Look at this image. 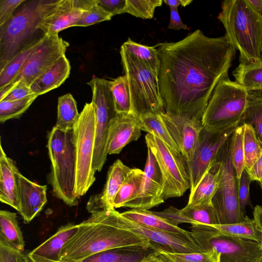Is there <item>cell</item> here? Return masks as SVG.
Instances as JSON below:
<instances>
[{
    "label": "cell",
    "instance_id": "2",
    "mask_svg": "<svg viewBox=\"0 0 262 262\" xmlns=\"http://www.w3.org/2000/svg\"><path fill=\"white\" fill-rule=\"evenodd\" d=\"M150 246L146 239L118 227L110 210L92 213L78 224L76 233L62 247L60 259L61 262H77L111 249Z\"/></svg>",
    "mask_w": 262,
    "mask_h": 262
},
{
    "label": "cell",
    "instance_id": "57",
    "mask_svg": "<svg viewBox=\"0 0 262 262\" xmlns=\"http://www.w3.org/2000/svg\"><path fill=\"white\" fill-rule=\"evenodd\" d=\"M261 230V232H262V229ZM260 245H261V248H262V235H261V241H260Z\"/></svg>",
    "mask_w": 262,
    "mask_h": 262
},
{
    "label": "cell",
    "instance_id": "43",
    "mask_svg": "<svg viewBox=\"0 0 262 262\" xmlns=\"http://www.w3.org/2000/svg\"><path fill=\"white\" fill-rule=\"evenodd\" d=\"M244 130V124L239 125L235 128L232 135L231 158L238 179L240 178L245 168L243 147Z\"/></svg>",
    "mask_w": 262,
    "mask_h": 262
},
{
    "label": "cell",
    "instance_id": "31",
    "mask_svg": "<svg viewBox=\"0 0 262 262\" xmlns=\"http://www.w3.org/2000/svg\"><path fill=\"white\" fill-rule=\"evenodd\" d=\"M42 36L31 41L0 70V89L15 79L29 56L41 42Z\"/></svg>",
    "mask_w": 262,
    "mask_h": 262
},
{
    "label": "cell",
    "instance_id": "8",
    "mask_svg": "<svg viewBox=\"0 0 262 262\" xmlns=\"http://www.w3.org/2000/svg\"><path fill=\"white\" fill-rule=\"evenodd\" d=\"M190 234L202 252L214 249L220 262H262L260 243L222 234L211 225L191 224Z\"/></svg>",
    "mask_w": 262,
    "mask_h": 262
},
{
    "label": "cell",
    "instance_id": "48",
    "mask_svg": "<svg viewBox=\"0 0 262 262\" xmlns=\"http://www.w3.org/2000/svg\"><path fill=\"white\" fill-rule=\"evenodd\" d=\"M155 214L168 221L173 225L178 226L181 223L191 224L181 213V209L170 206L160 212L152 211Z\"/></svg>",
    "mask_w": 262,
    "mask_h": 262
},
{
    "label": "cell",
    "instance_id": "35",
    "mask_svg": "<svg viewBox=\"0 0 262 262\" xmlns=\"http://www.w3.org/2000/svg\"><path fill=\"white\" fill-rule=\"evenodd\" d=\"M235 81L247 91L262 89V62L239 63L232 72Z\"/></svg>",
    "mask_w": 262,
    "mask_h": 262
},
{
    "label": "cell",
    "instance_id": "16",
    "mask_svg": "<svg viewBox=\"0 0 262 262\" xmlns=\"http://www.w3.org/2000/svg\"><path fill=\"white\" fill-rule=\"evenodd\" d=\"M144 175L137 198L125 207L149 210L164 202L162 195V178L157 161L147 148Z\"/></svg>",
    "mask_w": 262,
    "mask_h": 262
},
{
    "label": "cell",
    "instance_id": "27",
    "mask_svg": "<svg viewBox=\"0 0 262 262\" xmlns=\"http://www.w3.org/2000/svg\"><path fill=\"white\" fill-rule=\"evenodd\" d=\"M221 170V162L216 156L194 190L189 194L187 205L211 203L219 186Z\"/></svg>",
    "mask_w": 262,
    "mask_h": 262
},
{
    "label": "cell",
    "instance_id": "51",
    "mask_svg": "<svg viewBox=\"0 0 262 262\" xmlns=\"http://www.w3.org/2000/svg\"><path fill=\"white\" fill-rule=\"evenodd\" d=\"M170 20L167 29L174 30H187L188 27L184 24L179 14L178 8H170Z\"/></svg>",
    "mask_w": 262,
    "mask_h": 262
},
{
    "label": "cell",
    "instance_id": "21",
    "mask_svg": "<svg viewBox=\"0 0 262 262\" xmlns=\"http://www.w3.org/2000/svg\"><path fill=\"white\" fill-rule=\"evenodd\" d=\"M141 135L138 117L131 113L117 114L110 123L107 154H119L129 143L137 140Z\"/></svg>",
    "mask_w": 262,
    "mask_h": 262
},
{
    "label": "cell",
    "instance_id": "5",
    "mask_svg": "<svg viewBox=\"0 0 262 262\" xmlns=\"http://www.w3.org/2000/svg\"><path fill=\"white\" fill-rule=\"evenodd\" d=\"M51 171L48 182L53 195L69 206H76L79 198L75 193L76 155L73 130L63 131L55 126L47 136Z\"/></svg>",
    "mask_w": 262,
    "mask_h": 262
},
{
    "label": "cell",
    "instance_id": "30",
    "mask_svg": "<svg viewBox=\"0 0 262 262\" xmlns=\"http://www.w3.org/2000/svg\"><path fill=\"white\" fill-rule=\"evenodd\" d=\"M222 234L228 236L252 241L259 243L261 239V230L255 219L246 215L244 221L234 224L211 225Z\"/></svg>",
    "mask_w": 262,
    "mask_h": 262
},
{
    "label": "cell",
    "instance_id": "6",
    "mask_svg": "<svg viewBox=\"0 0 262 262\" xmlns=\"http://www.w3.org/2000/svg\"><path fill=\"white\" fill-rule=\"evenodd\" d=\"M120 53L130 94V113L139 117L165 113L159 75L121 47Z\"/></svg>",
    "mask_w": 262,
    "mask_h": 262
},
{
    "label": "cell",
    "instance_id": "20",
    "mask_svg": "<svg viewBox=\"0 0 262 262\" xmlns=\"http://www.w3.org/2000/svg\"><path fill=\"white\" fill-rule=\"evenodd\" d=\"M16 176L19 206L18 212L24 222L29 224L40 214L47 204V187L30 181L19 171Z\"/></svg>",
    "mask_w": 262,
    "mask_h": 262
},
{
    "label": "cell",
    "instance_id": "33",
    "mask_svg": "<svg viewBox=\"0 0 262 262\" xmlns=\"http://www.w3.org/2000/svg\"><path fill=\"white\" fill-rule=\"evenodd\" d=\"M79 115L73 96L70 93L63 95L58 99L57 117L54 126L63 131L72 130Z\"/></svg>",
    "mask_w": 262,
    "mask_h": 262
},
{
    "label": "cell",
    "instance_id": "22",
    "mask_svg": "<svg viewBox=\"0 0 262 262\" xmlns=\"http://www.w3.org/2000/svg\"><path fill=\"white\" fill-rule=\"evenodd\" d=\"M78 224L68 223L27 255L29 262H61L62 247L77 231Z\"/></svg>",
    "mask_w": 262,
    "mask_h": 262
},
{
    "label": "cell",
    "instance_id": "12",
    "mask_svg": "<svg viewBox=\"0 0 262 262\" xmlns=\"http://www.w3.org/2000/svg\"><path fill=\"white\" fill-rule=\"evenodd\" d=\"M87 84L92 92L96 112V136L93 158L94 171H100L106 160L110 123L117 114L109 81L94 77Z\"/></svg>",
    "mask_w": 262,
    "mask_h": 262
},
{
    "label": "cell",
    "instance_id": "37",
    "mask_svg": "<svg viewBox=\"0 0 262 262\" xmlns=\"http://www.w3.org/2000/svg\"><path fill=\"white\" fill-rule=\"evenodd\" d=\"M126 52L144 63L159 75L160 61L155 46H147L133 41L130 38L121 46Z\"/></svg>",
    "mask_w": 262,
    "mask_h": 262
},
{
    "label": "cell",
    "instance_id": "4",
    "mask_svg": "<svg viewBox=\"0 0 262 262\" xmlns=\"http://www.w3.org/2000/svg\"><path fill=\"white\" fill-rule=\"evenodd\" d=\"M60 0L26 1L11 19L0 27V70L33 40L42 20Z\"/></svg>",
    "mask_w": 262,
    "mask_h": 262
},
{
    "label": "cell",
    "instance_id": "11",
    "mask_svg": "<svg viewBox=\"0 0 262 262\" xmlns=\"http://www.w3.org/2000/svg\"><path fill=\"white\" fill-rule=\"evenodd\" d=\"M145 142L154 156L162 178V195L164 200L180 197L190 188L187 160L156 136L147 134Z\"/></svg>",
    "mask_w": 262,
    "mask_h": 262
},
{
    "label": "cell",
    "instance_id": "23",
    "mask_svg": "<svg viewBox=\"0 0 262 262\" xmlns=\"http://www.w3.org/2000/svg\"><path fill=\"white\" fill-rule=\"evenodd\" d=\"M150 246H128L111 249L92 255L77 262H146L158 256Z\"/></svg>",
    "mask_w": 262,
    "mask_h": 262
},
{
    "label": "cell",
    "instance_id": "18",
    "mask_svg": "<svg viewBox=\"0 0 262 262\" xmlns=\"http://www.w3.org/2000/svg\"><path fill=\"white\" fill-rule=\"evenodd\" d=\"M97 0H60L53 11L41 23L38 29L43 34L57 33L75 26L83 13Z\"/></svg>",
    "mask_w": 262,
    "mask_h": 262
},
{
    "label": "cell",
    "instance_id": "56",
    "mask_svg": "<svg viewBox=\"0 0 262 262\" xmlns=\"http://www.w3.org/2000/svg\"><path fill=\"white\" fill-rule=\"evenodd\" d=\"M258 182H259V184L260 186L261 187V189L262 190V179L260 181H259Z\"/></svg>",
    "mask_w": 262,
    "mask_h": 262
},
{
    "label": "cell",
    "instance_id": "44",
    "mask_svg": "<svg viewBox=\"0 0 262 262\" xmlns=\"http://www.w3.org/2000/svg\"><path fill=\"white\" fill-rule=\"evenodd\" d=\"M34 94L30 87L18 81L0 89V101L20 100Z\"/></svg>",
    "mask_w": 262,
    "mask_h": 262
},
{
    "label": "cell",
    "instance_id": "29",
    "mask_svg": "<svg viewBox=\"0 0 262 262\" xmlns=\"http://www.w3.org/2000/svg\"><path fill=\"white\" fill-rule=\"evenodd\" d=\"M247 91L246 108L239 125H250L262 147V89Z\"/></svg>",
    "mask_w": 262,
    "mask_h": 262
},
{
    "label": "cell",
    "instance_id": "41",
    "mask_svg": "<svg viewBox=\"0 0 262 262\" xmlns=\"http://www.w3.org/2000/svg\"><path fill=\"white\" fill-rule=\"evenodd\" d=\"M38 96L34 94L31 96L15 101H0V122L19 118L30 106Z\"/></svg>",
    "mask_w": 262,
    "mask_h": 262
},
{
    "label": "cell",
    "instance_id": "24",
    "mask_svg": "<svg viewBox=\"0 0 262 262\" xmlns=\"http://www.w3.org/2000/svg\"><path fill=\"white\" fill-rule=\"evenodd\" d=\"M15 162L8 157L0 143V200L18 212L19 206L17 195V172Z\"/></svg>",
    "mask_w": 262,
    "mask_h": 262
},
{
    "label": "cell",
    "instance_id": "55",
    "mask_svg": "<svg viewBox=\"0 0 262 262\" xmlns=\"http://www.w3.org/2000/svg\"><path fill=\"white\" fill-rule=\"evenodd\" d=\"M146 262H164L163 260H162L160 258L158 257V256L154 258H152Z\"/></svg>",
    "mask_w": 262,
    "mask_h": 262
},
{
    "label": "cell",
    "instance_id": "28",
    "mask_svg": "<svg viewBox=\"0 0 262 262\" xmlns=\"http://www.w3.org/2000/svg\"><path fill=\"white\" fill-rule=\"evenodd\" d=\"M0 243L13 250L24 251L25 241L16 213L0 211Z\"/></svg>",
    "mask_w": 262,
    "mask_h": 262
},
{
    "label": "cell",
    "instance_id": "3",
    "mask_svg": "<svg viewBox=\"0 0 262 262\" xmlns=\"http://www.w3.org/2000/svg\"><path fill=\"white\" fill-rule=\"evenodd\" d=\"M217 18L226 35L239 52V62H262V16L248 0H225Z\"/></svg>",
    "mask_w": 262,
    "mask_h": 262
},
{
    "label": "cell",
    "instance_id": "38",
    "mask_svg": "<svg viewBox=\"0 0 262 262\" xmlns=\"http://www.w3.org/2000/svg\"><path fill=\"white\" fill-rule=\"evenodd\" d=\"M109 85L116 113H130V97L126 76H121L109 81Z\"/></svg>",
    "mask_w": 262,
    "mask_h": 262
},
{
    "label": "cell",
    "instance_id": "17",
    "mask_svg": "<svg viewBox=\"0 0 262 262\" xmlns=\"http://www.w3.org/2000/svg\"><path fill=\"white\" fill-rule=\"evenodd\" d=\"M172 138L183 157L191 159L203 126L202 120L160 114Z\"/></svg>",
    "mask_w": 262,
    "mask_h": 262
},
{
    "label": "cell",
    "instance_id": "36",
    "mask_svg": "<svg viewBox=\"0 0 262 262\" xmlns=\"http://www.w3.org/2000/svg\"><path fill=\"white\" fill-rule=\"evenodd\" d=\"M158 257L164 262H220V255L214 249L198 253H175L154 245Z\"/></svg>",
    "mask_w": 262,
    "mask_h": 262
},
{
    "label": "cell",
    "instance_id": "15",
    "mask_svg": "<svg viewBox=\"0 0 262 262\" xmlns=\"http://www.w3.org/2000/svg\"><path fill=\"white\" fill-rule=\"evenodd\" d=\"M112 214L114 221L118 227L134 233L166 251L175 253L202 252L195 244L174 235L136 223L115 209L112 210Z\"/></svg>",
    "mask_w": 262,
    "mask_h": 262
},
{
    "label": "cell",
    "instance_id": "14",
    "mask_svg": "<svg viewBox=\"0 0 262 262\" xmlns=\"http://www.w3.org/2000/svg\"><path fill=\"white\" fill-rule=\"evenodd\" d=\"M237 126L214 130L203 127L191 159L187 161L190 194L194 190L219 150Z\"/></svg>",
    "mask_w": 262,
    "mask_h": 262
},
{
    "label": "cell",
    "instance_id": "25",
    "mask_svg": "<svg viewBox=\"0 0 262 262\" xmlns=\"http://www.w3.org/2000/svg\"><path fill=\"white\" fill-rule=\"evenodd\" d=\"M121 213L123 216L136 223L174 235L195 244L190 232L172 225L167 220L149 210L131 209Z\"/></svg>",
    "mask_w": 262,
    "mask_h": 262
},
{
    "label": "cell",
    "instance_id": "53",
    "mask_svg": "<svg viewBox=\"0 0 262 262\" xmlns=\"http://www.w3.org/2000/svg\"><path fill=\"white\" fill-rule=\"evenodd\" d=\"M192 2V0H164L166 5L169 6V8H178L179 6L186 7L189 5Z\"/></svg>",
    "mask_w": 262,
    "mask_h": 262
},
{
    "label": "cell",
    "instance_id": "50",
    "mask_svg": "<svg viewBox=\"0 0 262 262\" xmlns=\"http://www.w3.org/2000/svg\"><path fill=\"white\" fill-rule=\"evenodd\" d=\"M97 3L114 16L124 13L126 0H97Z\"/></svg>",
    "mask_w": 262,
    "mask_h": 262
},
{
    "label": "cell",
    "instance_id": "54",
    "mask_svg": "<svg viewBox=\"0 0 262 262\" xmlns=\"http://www.w3.org/2000/svg\"><path fill=\"white\" fill-rule=\"evenodd\" d=\"M253 8L262 16V0H248Z\"/></svg>",
    "mask_w": 262,
    "mask_h": 262
},
{
    "label": "cell",
    "instance_id": "39",
    "mask_svg": "<svg viewBox=\"0 0 262 262\" xmlns=\"http://www.w3.org/2000/svg\"><path fill=\"white\" fill-rule=\"evenodd\" d=\"M181 211L186 219L191 222V224L219 225L214 209L211 203L194 206L187 205L181 209Z\"/></svg>",
    "mask_w": 262,
    "mask_h": 262
},
{
    "label": "cell",
    "instance_id": "13",
    "mask_svg": "<svg viewBox=\"0 0 262 262\" xmlns=\"http://www.w3.org/2000/svg\"><path fill=\"white\" fill-rule=\"evenodd\" d=\"M69 46V43L58 34H43L41 42L29 56L11 83L20 81L30 87L37 78L66 55Z\"/></svg>",
    "mask_w": 262,
    "mask_h": 262
},
{
    "label": "cell",
    "instance_id": "1",
    "mask_svg": "<svg viewBox=\"0 0 262 262\" xmlns=\"http://www.w3.org/2000/svg\"><path fill=\"white\" fill-rule=\"evenodd\" d=\"M155 46L165 113L202 120L215 86L228 76L235 48L226 35L210 37L199 29L177 42Z\"/></svg>",
    "mask_w": 262,
    "mask_h": 262
},
{
    "label": "cell",
    "instance_id": "10",
    "mask_svg": "<svg viewBox=\"0 0 262 262\" xmlns=\"http://www.w3.org/2000/svg\"><path fill=\"white\" fill-rule=\"evenodd\" d=\"M232 135L217 155L221 162V175L211 204L219 225L239 223L244 221L246 216L238 203V178L231 158Z\"/></svg>",
    "mask_w": 262,
    "mask_h": 262
},
{
    "label": "cell",
    "instance_id": "34",
    "mask_svg": "<svg viewBox=\"0 0 262 262\" xmlns=\"http://www.w3.org/2000/svg\"><path fill=\"white\" fill-rule=\"evenodd\" d=\"M144 171L139 168H132L118 191L115 201L114 208L125 207L138 196L143 178Z\"/></svg>",
    "mask_w": 262,
    "mask_h": 262
},
{
    "label": "cell",
    "instance_id": "19",
    "mask_svg": "<svg viewBox=\"0 0 262 262\" xmlns=\"http://www.w3.org/2000/svg\"><path fill=\"white\" fill-rule=\"evenodd\" d=\"M132 169L120 160H117L109 168L102 191L92 195L88 200L86 206L88 211L92 214L115 209V198Z\"/></svg>",
    "mask_w": 262,
    "mask_h": 262
},
{
    "label": "cell",
    "instance_id": "9",
    "mask_svg": "<svg viewBox=\"0 0 262 262\" xmlns=\"http://www.w3.org/2000/svg\"><path fill=\"white\" fill-rule=\"evenodd\" d=\"M76 155L75 193L80 198L95 181L93 158L96 136V112L92 102L85 104L73 127Z\"/></svg>",
    "mask_w": 262,
    "mask_h": 262
},
{
    "label": "cell",
    "instance_id": "32",
    "mask_svg": "<svg viewBox=\"0 0 262 262\" xmlns=\"http://www.w3.org/2000/svg\"><path fill=\"white\" fill-rule=\"evenodd\" d=\"M138 121L141 130L156 136L169 147L180 152L160 114L148 113L141 115L138 117Z\"/></svg>",
    "mask_w": 262,
    "mask_h": 262
},
{
    "label": "cell",
    "instance_id": "46",
    "mask_svg": "<svg viewBox=\"0 0 262 262\" xmlns=\"http://www.w3.org/2000/svg\"><path fill=\"white\" fill-rule=\"evenodd\" d=\"M251 180L246 170L244 168L241 177L238 179L237 195L240 209L245 214L247 205H250V184Z\"/></svg>",
    "mask_w": 262,
    "mask_h": 262
},
{
    "label": "cell",
    "instance_id": "49",
    "mask_svg": "<svg viewBox=\"0 0 262 262\" xmlns=\"http://www.w3.org/2000/svg\"><path fill=\"white\" fill-rule=\"evenodd\" d=\"M0 262H29L22 252L13 250L0 243Z\"/></svg>",
    "mask_w": 262,
    "mask_h": 262
},
{
    "label": "cell",
    "instance_id": "45",
    "mask_svg": "<svg viewBox=\"0 0 262 262\" xmlns=\"http://www.w3.org/2000/svg\"><path fill=\"white\" fill-rule=\"evenodd\" d=\"M113 16L97 3L86 10L75 26L86 27L103 21L110 20Z\"/></svg>",
    "mask_w": 262,
    "mask_h": 262
},
{
    "label": "cell",
    "instance_id": "7",
    "mask_svg": "<svg viewBox=\"0 0 262 262\" xmlns=\"http://www.w3.org/2000/svg\"><path fill=\"white\" fill-rule=\"evenodd\" d=\"M248 91L229 77L215 86L204 111L202 122L204 127L214 130L237 126L244 115Z\"/></svg>",
    "mask_w": 262,
    "mask_h": 262
},
{
    "label": "cell",
    "instance_id": "47",
    "mask_svg": "<svg viewBox=\"0 0 262 262\" xmlns=\"http://www.w3.org/2000/svg\"><path fill=\"white\" fill-rule=\"evenodd\" d=\"M26 0H0V27L8 22Z\"/></svg>",
    "mask_w": 262,
    "mask_h": 262
},
{
    "label": "cell",
    "instance_id": "40",
    "mask_svg": "<svg viewBox=\"0 0 262 262\" xmlns=\"http://www.w3.org/2000/svg\"><path fill=\"white\" fill-rule=\"evenodd\" d=\"M243 147L245 168L248 170L262 155V147L253 129L248 124H244Z\"/></svg>",
    "mask_w": 262,
    "mask_h": 262
},
{
    "label": "cell",
    "instance_id": "52",
    "mask_svg": "<svg viewBox=\"0 0 262 262\" xmlns=\"http://www.w3.org/2000/svg\"><path fill=\"white\" fill-rule=\"evenodd\" d=\"M246 171L252 181L259 182L262 179V155L251 167Z\"/></svg>",
    "mask_w": 262,
    "mask_h": 262
},
{
    "label": "cell",
    "instance_id": "42",
    "mask_svg": "<svg viewBox=\"0 0 262 262\" xmlns=\"http://www.w3.org/2000/svg\"><path fill=\"white\" fill-rule=\"evenodd\" d=\"M162 0H126L124 13L142 19L153 18L156 8L162 5Z\"/></svg>",
    "mask_w": 262,
    "mask_h": 262
},
{
    "label": "cell",
    "instance_id": "26",
    "mask_svg": "<svg viewBox=\"0 0 262 262\" xmlns=\"http://www.w3.org/2000/svg\"><path fill=\"white\" fill-rule=\"evenodd\" d=\"M70 71V62L64 55L37 78L30 88L38 96L43 95L60 86L69 77Z\"/></svg>",
    "mask_w": 262,
    "mask_h": 262
}]
</instances>
